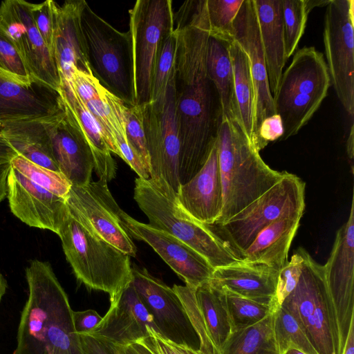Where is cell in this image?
I'll return each mask as SVG.
<instances>
[{
    "instance_id": "681fc988",
    "label": "cell",
    "mask_w": 354,
    "mask_h": 354,
    "mask_svg": "<svg viewBox=\"0 0 354 354\" xmlns=\"http://www.w3.org/2000/svg\"><path fill=\"white\" fill-rule=\"evenodd\" d=\"M17 155L0 133V165L10 162Z\"/></svg>"
},
{
    "instance_id": "3957f363",
    "label": "cell",
    "mask_w": 354,
    "mask_h": 354,
    "mask_svg": "<svg viewBox=\"0 0 354 354\" xmlns=\"http://www.w3.org/2000/svg\"><path fill=\"white\" fill-rule=\"evenodd\" d=\"M216 143L223 208L214 225L229 220L287 174L266 164L236 121L223 117Z\"/></svg>"
},
{
    "instance_id": "4316f807",
    "label": "cell",
    "mask_w": 354,
    "mask_h": 354,
    "mask_svg": "<svg viewBox=\"0 0 354 354\" xmlns=\"http://www.w3.org/2000/svg\"><path fill=\"white\" fill-rule=\"evenodd\" d=\"M59 93L82 131L91 151L94 170L108 182L115 178L116 164L111 155L109 140L102 126L74 91L71 83L61 82Z\"/></svg>"
},
{
    "instance_id": "f1b7e54d",
    "label": "cell",
    "mask_w": 354,
    "mask_h": 354,
    "mask_svg": "<svg viewBox=\"0 0 354 354\" xmlns=\"http://www.w3.org/2000/svg\"><path fill=\"white\" fill-rule=\"evenodd\" d=\"M42 119L1 123L0 133L18 155L36 165L60 172Z\"/></svg>"
},
{
    "instance_id": "db71d44e",
    "label": "cell",
    "mask_w": 354,
    "mask_h": 354,
    "mask_svg": "<svg viewBox=\"0 0 354 354\" xmlns=\"http://www.w3.org/2000/svg\"><path fill=\"white\" fill-rule=\"evenodd\" d=\"M343 354H354V324L351 326Z\"/></svg>"
},
{
    "instance_id": "d6986e66",
    "label": "cell",
    "mask_w": 354,
    "mask_h": 354,
    "mask_svg": "<svg viewBox=\"0 0 354 354\" xmlns=\"http://www.w3.org/2000/svg\"><path fill=\"white\" fill-rule=\"evenodd\" d=\"M120 215L130 236L149 244L185 285L196 288L210 279L214 268L192 248L170 234L136 220L123 210Z\"/></svg>"
},
{
    "instance_id": "d6a6232c",
    "label": "cell",
    "mask_w": 354,
    "mask_h": 354,
    "mask_svg": "<svg viewBox=\"0 0 354 354\" xmlns=\"http://www.w3.org/2000/svg\"><path fill=\"white\" fill-rule=\"evenodd\" d=\"M176 50V37L174 28L162 39L153 64L151 80V102H162L174 73Z\"/></svg>"
},
{
    "instance_id": "9f6ffc18",
    "label": "cell",
    "mask_w": 354,
    "mask_h": 354,
    "mask_svg": "<svg viewBox=\"0 0 354 354\" xmlns=\"http://www.w3.org/2000/svg\"><path fill=\"white\" fill-rule=\"evenodd\" d=\"M283 354H306V353L297 348L290 347V348H288Z\"/></svg>"
},
{
    "instance_id": "8d00e7d4",
    "label": "cell",
    "mask_w": 354,
    "mask_h": 354,
    "mask_svg": "<svg viewBox=\"0 0 354 354\" xmlns=\"http://www.w3.org/2000/svg\"><path fill=\"white\" fill-rule=\"evenodd\" d=\"M10 165L30 180L66 198L72 184L62 173L36 165L20 155L11 160Z\"/></svg>"
},
{
    "instance_id": "83f0119b",
    "label": "cell",
    "mask_w": 354,
    "mask_h": 354,
    "mask_svg": "<svg viewBox=\"0 0 354 354\" xmlns=\"http://www.w3.org/2000/svg\"><path fill=\"white\" fill-rule=\"evenodd\" d=\"M300 219L299 217H284L272 222L242 253L241 261L263 263L279 271L288 261V251Z\"/></svg>"
},
{
    "instance_id": "c3c4849f",
    "label": "cell",
    "mask_w": 354,
    "mask_h": 354,
    "mask_svg": "<svg viewBox=\"0 0 354 354\" xmlns=\"http://www.w3.org/2000/svg\"><path fill=\"white\" fill-rule=\"evenodd\" d=\"M102 317L93 309L73 312L75 330L77 334L90 332L100 322Z\"/></svg>"
},
{
    "instance_id": "277c9868",
    "label": "cell",
    "mask_w": 354,
    "mask_h": 354,
    "mask_svg": "<svg viewBox=\"0 0 354 354\" xmlns=\"http://www.w3.org/2000/svg\"><path fill=\"white\" fill-rule=\"evenodd\" d=\"M133 198L148 218L149 225L187 244L214 269L241 261L210 227L199 223L182 208L176 192L163 180L138 177Z\"/></svg>"
},
{
    "instance_id": "8992f818",
    "label": "cell",
    "mask_w": 354,
    "mask_h": 354,
    "mask_svg": "<svg viewBox=\"0 0 354 354\" xmlns=\"http://www.w3.org/2000/svg\"><path fill=\"white\" fill-rule=\"evenodd\" d=\"M330 84L322 53L313 46H305L294 54L272 97L283 127L280 140L296 135L309 122L326 97Z\"/></svg>"
},
{
    "instance_id": "4fadbf2b",
    "label": "cell",
    "mask_w": 354,
    "mask_h": 354,
    "mask_svg": "<svg viewBox=\"0 0 354 354\" xmlns=\"http://www.w3.org/2000/svg\"><path fill=\"white\" fill-rule=\"evenodd\" d=\"M66 200L70 212L97 235L129 256H136V247L121 218L122 209L105 178L72 185Z\"/></svg>"
},
{
    "instance_id": "f5cc1de1",
    "label": "cell",
    "mask_w": 354,
    "mask_h": 354,
    "mask_svg": "<svg viewBox=\"0 0 354 354\" xmlns=\"http://www.w3.org/2000/svg\"><path fill=\"white\" fill-rule=\"evenodd\" d=\"M346 152L348 162L351 166V174H353V158H354V142H353V122L351 123L350 133L346 142Z\"/></svg>"
},
{
    "instance_id": "7bdbcfd3",
    "label": "cell",
    "mask_w": 354,
    "mask_h": 354,
    "mask_svg": "<svg viewBox=\"0 0 354 354\" xmlns=\"http://www.w3.org/2000/svg\"><path fill=\"white\" fill-rule=\"evenodd\" d=\"M104 90L105 88L104 87L100 97L94 98L85 104L105 131L109 140L110 151L121 158L113 134L115 123V117L105 100Z\"/></svg>"
},
{
    "instance_id": "603a6c76",
    "label": "cell",
    "mask_w": 354,
    "mask_h": 354,
    "mask_svg": "<svg viewBox=\"0 0 354 354\" xmlns=\"http://www.w3.org/2000/svg\"><path fill=\"white\" fill-rule=\"evenodd\" d=\"M176 196L182 208L199 223L211 226L219 218L223 189L216 141L203 166L189 181L180 185Z\"/></svg>"
},
{
    "instance_id": "74e56055",
    "label": "cell",
    "mask_w": 354,
    "mask_h": 354,
    "mask_svg": "<svg viewBox=\"0 0 354 354\" xmlns=\"http://www.w3.org/2000/svg\"><path fill=\"white\" fill-rule=\"evenodd\" d=\"M244 0H206L209 35L232 41L233 21Z\"/></svg>"
},
{
    "instance_id": "ba28073f",
    "label": "cell",
    "mask_w": 354,
    "mask_h": 354,
    "mask_svg": "<svg viewBox=\"0 0 354 354\" xmlns=\"http://www.w3.org/2000/svg\"><path fill=\"white\" fill-rule=\"evenodd\" d=\"M133 105L151 102L153 64L163 37L174 28L171 0H138L129 10Z\"/></svg>"
},
{
    "instance_id": "5bb4252c",
    "label": "cell",
    "mask_w": 354,
    "mask_h": 354,
    "mask_svg": "<svg viewBox=\"0 0 354 354\" xmlns=\"http://www.w3.org/2000/svg\"><path fill=\"white\" fill-rule=\"evenodd\" d=\"M0 25L16 46L33 79L59 91L55 62L35 24L31 3L7 0L0 6Z\"/></svg>"
},
{
    "instance_id": "7c38bea8",
    "label": "cell",
    "mask_w": 354,
    "mask_h": 354,
    "mask_svg": "<svg viewBox=\"0 0 354 354\" xmlns=\"http://www.w3.org/2000/svg\"><path fill=\"white\" fill-rule=\"evenodd\" d=\"M328 299L343 354L354 324V196L348 220L336 233L329 258L324 265Z\"/></svg>"
},
{
    "instance_id": "7402d4cb",
    "label": "cell",
    "mask_w": 354,
    "mask_h": 354,
    "mask_svg": "<svg viewBox=\"0 0 354 354\" xmlns=\"http://www.w3.org/2000/svg\"><path fill=\"white\" fill-rule=\"evenodd\" d=\"M148 328L158 333L151 315L131 282L111 302L100 322L87 333L120 346H127L149 335Z\"/></svg>"
},
{
    "instance_id": "11a10c76",
    "label": "cell",
    "mask_w": 354,
    "mask_h": 354,
    "mask_svg": "<svg viewBox=\"0 0 354 354\" xmlns=\"http://www.w3.org/2000/svg\"><path fill=\"white\" fill-rule=\"evenodd\" d=\"M7 287L8 285L6 279L4 278V277L0 272V302L1 301L2 297L6 294Z\"/></svg>"
},
{
    "instance_id": "d4e9b609",
    "label": "cell",
    "mask_w": 354,
    "mask_h": 354,
    "mask_svg": "<svg viewBox=\"0 0 354 354\" xmlns=\"http://www.w3.org/2000/svg\"><path fill=\"white\" fill-rule=\"evenodd\" d=\"M279 270L267 265L240 261L215 268L208 281L218 290L268 304L276 309L275 290Z\"/></svg>"
},
{
    "instance_id": "ac0fdd59",
    "label": "cell",
    "mask_w": 354,
    "mask_h": 354,
    "mask_svg": "<svg viewBox=\"0 0 354 354\" xmlns=\"http://www.w3.org/2000/svg\"><path fill=\"white\" fill-rule=\"evenodd\" d=\"M7 196L10 210L20 221L58 234L68 209L66 198L30 180L11 165Z\"/></svg>"
},
{
    "instance_id": "30bf717a",
    "label": "cell",
    "mask_w": 354,
    "mask_h": 354,
    "mask_svg": "<svg viewBox=\"0 0 354 354\" xmlns=\"http://www.w3.org/2000/svg\"><path fill=\"white\" fill-rule=\"evenodd\" d=\"M354 1L330 0L327 5L323 40L327 67L337 96L353 120Z\"/></svg>"
},
{
    "instance_id": "2e32d148",
    "label": "cell",
    "mask_w": 354,
    "mask_h": 354,
    "mask_svg": "<svg viewBox=\"0 0 354 354\" xmlns=\"http://www.w3.org/2000/svg\"><path fill=\"white\" fill-rule=\"evenodd\" d=\"M200 342L203 354H221L234 331L223 295L207 282L196 287L174 284Z\"/></svg>"
},
{
    "instance_id": "cb8c5ba5",
    "label": "cell",
    "mask_w": 354,
    "mask_h": 354,
    "mask_svg": "<svg viewBox=\"0 0 354 354\" xmlns=\"http://www.w3.org/2000/svg\"><path fill=\"white\" fill-rule=\"evenodd\" d=\"M59 92L39 82L24 86L0 75V123L37 120L62 112Z\"/></svg>"
},
{
    "instance_id": "484cf974",
    "label": "cell",
    "mask_w": 354,
    "mask_h": 354,
    "mask_svg": "<svg viewBox=\"0 0 354 354\" xmlns=\"http://www.w3.org/2000/svg\"><path fill=\"white\" fill-rule=\"evenodd\" d=\"M272 96L277 93L286 55L281 0H253Z\"/></svg>"
},
{
    "instance_id": "9a60e30c",
    "label": "cell",
    "mask_w": 354,
    "mask_h": 354,
    "mask_svg": "<svg viewBox=\"0 0 354 354\" xmlns=\"http://www.w3.org/2000/svg\"><path fill=\"white\" fill-rule=\"evenodd\" d=\"M131 283L151 315L158 333L178 344L199 350L198 337L172 288L133 265Z\"/></svg>"
},
{
    "instance_id": "6f0895ef",
    "label": "cell",
    "mask_w": 354,
    "mask_h": 354,
    "mask_svg": "<svg viewBox=\"0 0 354 354\" xmlns=\"http://www.w3.org/2000/svg\"><path fill=\"white\" fill-rule=\"evenodd\" d=\"M0 127H1V123H0Z\"/></svg>"
},
{
    "instance_id": "7dc6e473",
    "label": "cell",
    "mask_w": 354,
    "mask_h": 354,
    "mask_svg": "<svg viewBox=\"0 0 354 354\" xmlns=\"http://www.w3.org/2000/svg\"><path fill=\"white\" fill-rule=\"evenodd\" d=\"M78 335L84 354H123L120 345L88 334Z\"/></svg>"
},
{
    "instance_id": "6da1fadb",
    "label": "cell",
    "mask_w": 354,
    "mask_h": 354,
    "mask_svg": "<svg viewBox=\"0 0 354 354\" xmlns=\"http://www.w3.org/2000/svg\"><path fill=\"white\" fill-rule=\"evenodd\" d=\"M175 102L180 142L179 178L189 181L215 144L223 115L206 66L209 37L206 0L187 1L174 13Z\"/></svg>"
},
{
    "instance_id": "8fae6325",
    "label": "cell",
    "mask_w": 354,
    "mask_h": 354,
    "mask_svg": "<svg viewBox=\"0 0 354 354\" xmlns=\"http://www.w3.org/2000/svg\"><path fill=\"white\" fill-rule=\"evenodd\" d=\"M143 125L150 160L151 178L165 181L178 192L180 186V142L177 124L174 73L164 100L141 105Z\"/></svg>"
},
{
    "instance_id": "ffe728a7",
    "label": "cell",
    "mask_w": 354,
    "mask_h": 354,
    "mask_svg": "<svg viewBox=\"0 0 354 354\" xmlns=\"http://www.w3.org/2000/svg\"><path fill=\"white\" fill-rule=\"evenodd\" d=\"M232 38L246 53L250 64L254 91V147L261 122L277 113L270 90L266 58L253 0H244L242 3L233 21Z\"/></svg>"
},
{
    "instance_id": "f35d334b",
    "label": "cell",
    "mask_w": 354,
    "mask_h": 354,
    "mask_svg": "<svg viewBox=\"0 0 354 354\" xmlns=\"http://www.w3.org/2000/svg\"><path fill=\"white\" fill-rule=\"evenodd\" d=\"M0 75L24 86H30L36 82L14 43L1 25Z\"/></svg>"
},
{
    "instance_id": "d590c367",
    "label": "cell",
    "mask_w": 354,
    "mask_h": 354,
    "mask_svg": "<svg viewBox=\"0 0 354 354\" xmlns=\"http://www.w3.org/2000/svg\"><path fill=\"white\" fill-rule=\"evenodd\" d=\"M281 1L285 51L288 59L304 32L309 11L306 0Z\"/></svg>"
},
{
    "instance_id": "ab89813d",
    "label": "cell",
    "mask_w": 354,
    "mask_h": 354,
    "mask_svg": "<svg viewBox=\"0 0 354 354\" xmlns=\"http://www.w3.org/2000/svg\"><path fill=\"white\" fill-rule=\"evenodd\" d=\"M124 114L127 140L142 159L151 176L150 160L147 147L141 106L126 104Z\"/></svg>"
},
{
    "instance_id": "52a82bcc",
    "label": "cell",
    "mask_w": 354,
    "mask_h": 354,
    "mask_svg": "<svg viewBox=\"0 0 354 354\" xmlns=\"http://www.w3.org/2000/svg\"><path fill=\"white\" fill-rule=\"evenodd\" d=\"M305 209V183L287 174L274 186L213 230L240 258L257 235L274 221L301 218Z\"/></svg>"
},
{
    "instance_id": "7a4b0ae2",
    "label": "cell",
    "mask_w": 354,
    "mask_h": 354,
    "mask_svg": "<svg viewBox=\"0 0 354 354\" xmlns=\"http://www.w3.org/2000/svg\"><path fill=\"white\" fill-rule=\"evenodd\" d=\"M26 277L28 297L12 354H84L73 310L50 264L32 261L26 268Z\"/></svg>"
},
{
    "instance_id": "ee69618b",
    "label": "cell",
    "mask_w": 354,
    "mask_h": 354,
    "mask_svg": "<svg viewBox=\"0 0 354 354\" xmlns=\"http://www.w3.org/2000/svg\"><path fill=\"white\" fill-rule=\"evenodd\" d=\"M71 83L84 103L100 97L104 88L93 72L84 71L77 68H73Z\"/></svg>"
},
{
    "instance_id": "f546056e",
    "label": "cell",
    "mask_w": 354,
    "mask_h": 354,
    "mask_svg": "<svg viewBox=\"0 0 354 354\" xmlns=\"http://www.w3.org/2000/svg\"><path fill=\"white\" fill-rule=\"evenodd\" d=\"M230 42L209 35L206 66L208 76L218 95L223 117L238 122L234 73L229 50Z\"/></svg>"
},
{
    "instance_id": "b9f144b4",
    "label": "cell",
    "mask_w": 354,
    "mask_h": 354,
    "mask_svg": "<svg viewBox=\"0 0 354 354\" xmlns=\"http://www.w3.org/2000/svg\"><path fill=\"white\" fill-rule=\"evenodd\" d=\"M57 8V3L52 0H47L38 4L31 3V12L35 24L52 56Z\"/></svg>"
},
{
    "instance_id": "1f68e13d",
    "label": "cell",
    "mask_w": 354,
    "mask_h": 354,
    "mask_svg": "<svg viewBox=\"0 0 354 354\" xmlns=\"http://www.w3.org/2000/svg\"><path fill=\"white\" fill-rule=\"evenodd\" d=\"M221 354H279L274 333V312L254 324L236 329Z\"/></svg>"
},
{
    "instance_id": "4dcf8cb0",
    "label": "cell",
    "mask_w": 354,
    "mask_h": 354,
    "mask_svg": "<svg viewBox=\"0 0 354 354\" xmlns=\"http://www.w3.org/2000/svg\"><path fill=\"white\" fill-rule=\"evenodd\" d=\"M229 50L234 73L238 124L254 146V91L248 58L235 40L230 43Z\"/></svg>"
},
{
    "instance_id": "e0dca14e",
    "label": "cell",
    "mask_w": 354,
    "mask_h": 354,
    "mask_svg": "<svg viewBox=\"0 0 354 354\" xmlns=\"http://www.w3.org/2000/svg\"><path fill=\"white\" fill-rule=\"evenodd\" d=\"M64 106L62 112L41 122L59 171L72 185H84L91 181L93 158L75 119L64 104Z\"/></svg>"
},
{
    "instance_id": "f6af8a7d",
    "label": "cell",
    "mask_w": 354,
    "mask_h": 354,
    "mask_svg": "<svg viewBox=\"0 0 354 354\" xmlns=\"http://www.w3.org/2000/svg\"><path fill=\"white\" fill-rule=\"evenodd\" d=\"M148 330L149 335L137 342L145 345L153 354H203L199 350L168 340L151 328Z\"/></svg>"
},
{
    "instance_id": "44dd1931",
    "label": "cell",
    "mask_w": 354,
    "mask_h": 354,
    "mask_svg": "<svg viewBox=\"0 0 354 354\" xmlns=\"http://www.w3.org/2000/svg\"><path fill=\"white\" fill-rule=\"evenodd\" d=\"M86 4L84 0H71L57 5L53 57L61 82H71L74 68L92 72L82 24Z\"/></svg>"
},
{
    "instance_id": "9c48e42d",
    "label": "cell",
    "mask_w": 354,
    "mask_h": 354,
    "mask_svg": "<svg viewBox=\"0 0 354 354\" xmlns=\"http://www.w3.org/2000/svg\"><path fill=\"white\" fill-rule=\"evenodd\" d=\"M82 24L93 75L127 105L133 104L131 57L128 32H121L85 6Z\"/></svg>"
},
{
    "instance_id": "bcb514c9",
    "label": "cell",
    "mask_w": 354,
    "mask_h": 354,
    "mask_svg": "<svg viewBox=\"0 0 354 354\" xmlns=\"http://www.w3.org/2000/svg\"><path fill=\"white\" fill-rule=\"evenodd\" d=\"M283 135V127L278 114L266 118L261 124L256 136L254 147L259 152L270 142L281 140Z\"/></svg>"
},
{
    "instance_id": "816d5d0a",
    "label": "cell",
    "mask_w": 354,
    "mask_h": 354,
    "mask_svg": "<svg viewBox=\"0 0 354 354\" xmlns=\"http://www.w3.org/2000/svg\"><path fill=\"white\" fill-rule=\"evenodd\" d=\"M122 346L123 354H153L145 345L139 342Z\"/></svg>"
},
{
    "instance_id": "e575fe53",
    "label": "cell",
    "mask_w": 354,
    "mask_h": 354,
    "mask_svg": "<svg viewBox=\"0 0 354 354\" xmlns=\"http://www.w3.org/2000/svg\"><path fill=\"white\" fill-rule=\"evenodd\" d=\"M219 291L223 295L234 330L254 324L277 310L268 304L243 297L228 291Z\"/></svg>"
},
{
    "instance_id": "5b68a950",
    "label": "cell",
    "mask_w": 354,
    "mask_h": 354,
    "mask_svg": "<svg viewBox=\"0 0 354 354\" xmlns=\"http://www.w3.org/2000/svg\"><path fill=\"white\" fill-rule=\"evenodd\" d=\"M77 279L115 301L132 280L130 256L97 235L69 209L57 234Z\"/></svg>"
},
{
    "instance_id": "60d3db41",
    "label": "cell",
    "mask_w": 354,
    "mask_h": 354,
    "mask_svg": "<svg viewBox=\"0 0 354 354\" xmlns=\"http://www.w3.org/2000/svg\"><path fill=\"white\" fill-rule=\"evenodd\" d=\"M304 248L300 247L279 271L274 301L277 308L296 287L302 270Z\"/></svg>"
},
{
    "instance_id": "836d02e7",
    "label": "cell",
    "mask_w": 354,
    "mask_h": 354,
    "mask_svg": "<svg viewBox=\"0 0 354 354\" xmlns=\"http://www.w3.org/2000/svg\"><path fill=\"white\" fill-rule=\"evenodd\" d=\"M274 333L279 354L290 347L306 354H318L300 324L282 306L274 312Z\"/></svg>"
},
{
    "instance_id": "f907efd6",
    "label": "cell",
    "mask_w": 354,
    "mask_h": 354,
    "mask_svg": "<svg viewBox=\"0 0 354 354\" xmlns=\"http://www.w3.org/2000/svg\"><path fill=\"white\" fill-rule=\"evenodd\" d=\"M10 162L0 165V203L8 195V176Z\"/></svg>"
}]
</instances>
